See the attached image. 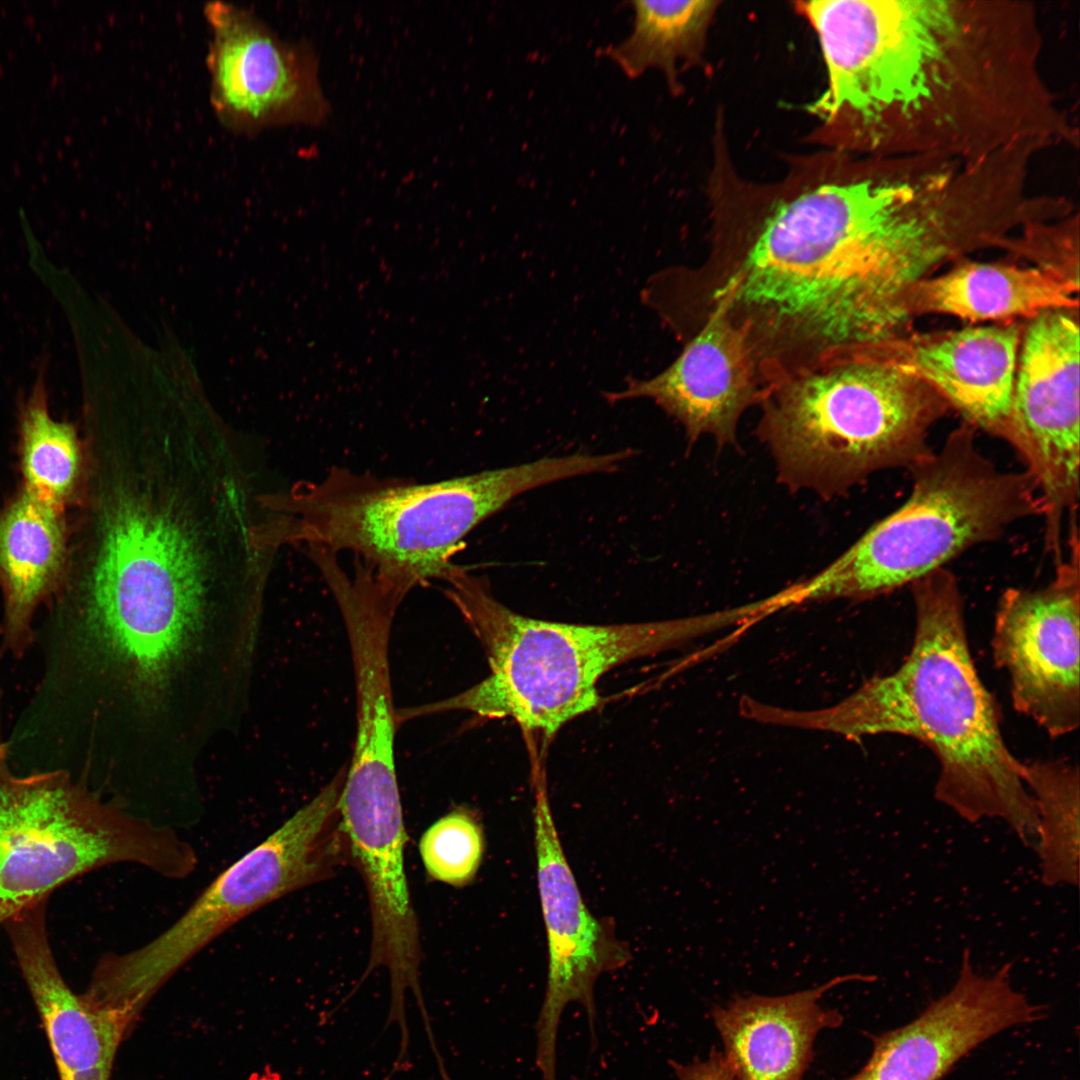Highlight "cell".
<instances>
[{"label": "cell", "mask_w": 1080, "mask_h": 1080, "mask_svg": "<svg viewBox=\"0 0 1080 1080\" xmlns=\"http://www.w3.org/2000/svg\"><path fill=\"white\" fill-rule=\"evenodd\" d=\"M707 198V255L664 269L660 299L684 327L727 318L764 387L909 332L910 291L964 254L943 186L913 158L826 149L755 182L721 144Z\"/></svg>", "instance_id": "cell-1"}, {"label": "cell", "mask_w": 1080, "mask_h": 1080, "mask_svg": "<svg viewBox=\"0 0 1080 1080\" xmlns=\"http://www.w3.org/2000/svg\"><path fill=\"white\" fill-rule=\"evenodd\" d=\"M91 539L68 633L81 660L164 692L221 600L257 616L290 520L208 410L128 405L97 439Z\"/></svg>", "instance_id": "cell-2"}, {"label": "cell", "mask_w": 1080, "mask_h": 1080, "mask_svg": "<svg viewBox=\"0 0 1080 1080\" xmlns=\"http://www.w3.org/2000/svg\"><path fill=\"white\" fill-rule=\"evenodd\" d=\"M827 72L809 139L856 155L970 162L1078 144L1042 72L1037 10L1024 0L794 3Z\"/></svg>", "instance_id": "cell-3"}, {"label": "cell", "mask_w": 1080, "mask_h": 1080, "mask_svg": "<svg viewBox=\"0 0 1080 1080\" xmlns=\"http://www.w3.org/2000/svg\"><path fill=\"white\" fill-rule=\"evenodd\" d=\"M910 587L914 636L895 671L871 677L830 707L767 705L762 720L854 741L879 734L916 739L939 762L937 801L969 823L1001 818L1036 850L1038 813L1023 781L1024 762L1008 747L998 706L975 667L958 581L943 567Z\"/></svg>", "instance_id": "cell-4"}, {"label": "cell", "mask_w": 1080, "mask_h": 1080, "mask_svg": "<svg viewBox=\"0 0 1080 1080\" xmlns=\"http://www.w3.org/2000/svg\"><path fill=\"white\" fill-rule=\"evenodd\" d=\"M584 469L575 453L428 483L334 467L264 502L291 518L294 543L353 553L403 600L444 581L466 536L511 500Z\"/></svg>", "instance_id": "cell-5"}, {"label": "cell", "mask_w": 1080, "mask_h": 1080, "mask_svg": "<svg viewBox=\"0 0 1080 1080\" xmlns=\"http://www.w3.org/2000/svg\"><path fill=\"white\" fill-rule=\"evenodd\" d=\"M444 582L448 599L484 648L490 674L457 695L398 711L400 721L468 711L510 717L523 729L550 737L599 704L597 683L612 668L739 622L733 608L644 623L554 622L509 609L494 597L486 577L464 566L455 564Z\"/></svg>", "instance_id": "cell-6"}, {"label": "cell", "mask_w": 1080, "mask_h": 1080, "mask_svg": "<svg viewBox=\"0 0 1080 1080\" xmlns=\"http://www.w3.org/2000/svg\"><path fill=\"white\" fill-rule=\"evenodd\" d=\"M758 406L756 432L778 480L823 499L930 455L929 433L950 408L922 379L862 353L765 387Z\"/></svg>", "instance_id": "cell-7"}, {"label": "cell", "mask_w": 1080, "mask_h": 1080, "mask_svg": "<svg viewBox=\"0 0 1080 1080\" xmlns=\"http://www.w3.org/2000/svg\"><path fill=\"white\" fill-rule=\"evenodd\" d=\"M974 431L961 425L912 466L905 503L824 569L793 584L792 604L889 594L994 541L1018 520L1042 515L1032 476L1000 470L977 448Z\"/></svg>", "instance_id": "cell-8"}, {"label": "cell", "mask_w": 1080, "mask_h": 1080, "mask_svg": "<svg viewBox=\"0 0 1080 1080\" xmlns=\"http://www.w3.org/2000/svg\"><path fill=\"white\" fill-rule=\"evenodd\" d=\"M118 863L182 879L198 857L171 828L103 802L63 770L15 775L0 695V925L66 882Z\"/></svg>", "instance_id": "cell-9"}, {"label": "cell", "mask_w": 1080, "mask_h": 1080, "mask_svg": "<svg viewBox=\"0 0 1080 1080\" xmlns=\"http://www.w3.org/2000/svg\"><path fill=\"white\" fill-rule=\"evenodd\" d=\"M345 770L277 830L224 869L168 928L124 953L104 954L88 985L103 1006L138 1020L158 990L229 927L320 873L324 833Z\"/></svg>", "instance_id": "cell-10"}, {"label": "cell", "mask_w": 1080, "mask_h": 1080, "mask_svg": "<svg viewBox=\"0 0 1080 1080\" xmlns=\"http://www.w3.org/2000/svg\"><path fill=\"white\" fill-rule=\"evenodd\" d=\"M1079 322L1076 310H1050L1024 324L1013 389L1012 447L1043 505L1045 542L1062 551L1079 499Z\"/></svg>", "instance_id": "cell-11"}, {"label": "cell", "mask_w": 1080, "mask_h": 1080, "mask_svg": "<svg viewBox=\"0 0 1080 1080\" xmlns=\"http://www.w3.org/2000/svg\"><path fill=\"white\" fill-rule=\"evenodd\" d=\"M1055 576L1037 589L1009 588L995 613L991 650L1009 679L1014 709L1051 738L1080 724V569L1078 529Z\"/></svg>", "instance_id": "cell-12"}, {"label": "cell", "mask_w": 1080, "mask_h": 1080, "mask_svg": "<svg viewBox=\"0 0 1080 1080\" xmlns=\"http://www.w3.org/2000/svg\"><path fill=\"white\" fill-rule=\"evenodd\" d=\"M211 30L210 98L222 124L251 134L284 124H320L329 105L313 51L282 40L252 11L215 1L204 7Z\"/></svg>", "instance_id": "cell-13"}, {"label": "cell", "mask_w": 1080, "mask_h": 1080, "mask_svg": "<svg viewBox=\"0 0 1080 1080\" xmlns=\"http://www.w3.org/2000/svg\"><path fill=\"white\" fill-rule=\"evenodd\" d=\"M538 889L548 940V974L536 1021V1066L543 1080H557V1039L564 1009L584 1007L591 1030L596 1017L597 978L619 969L631 958L607 920L595 918L585 905L549 807L537 783L534 809Z\"/></svg>", "instance_id": "cell-14"}, {"label": "cell", "mask_w": 1080, "mask_h": 1080, "mask_svg": "<svg viewBox=\"0 0 1080 1080\" xmlns=\"http://www.w3.org/2000/svg\"><path fill=\"white\" fill-rule=\"evenodd\" d=\"M1013 962L991 975L973 969L963 951L953 987L904 1026L871 1037L866 1064L844 1080H940L990 1037L1041 1017L1010 981Z\"/></svg>", "instance_id": "cell-15"}, {"label": "cell", "mask_w": 1080, "mask_h": 1080, "mask_svg": "<svg viewBox=\"0 0 1080 1080\" xmlns=\"http://www.w3.org/2000/svg\"><path fill=\"white\" fill-rule=\"evenodd\" d=\"M1023 328L1012 321L937 332L911 330L856 353L922 379L966 424L1011 445L1013 389Z\"/></svg>", "instance_id": "cell-16"}, {"label": "cell", "mask_w": 1080, "mask_h": 1080, "mask_svg": "<svg viewBox=\"0 0 1080 1080\" xmlns=\"http://www.w3.org/2000/svg\"><path fill=\"white\" fill-rule=\"evenodd\" d=\"M678 357L649 379L630 378L608 402L647 398L684 428L692 444L701 436L717 445L737 443L740 418L758 406L763 392L758 368L742 332L719 312L703 318Z\"/></svg>", "instance_id": "cell-17"}, {"label": "cell", "mask_w": 1080, "mask_h": 1080, "mask_svg": "<svg viewBox=\"0 0 1080 1080\" xmlns=\"http://www.w3.org/2000/svg\"><path fill=\"white\" fill-rule=\"evenodd\" d=\"M47 901L4 923L23 978L45 1028L60 1080H111L115 1056L130 1030L94 1008L63 979L46 929Z\"/></svg>", "instance_id": "cell-18"}, {"label": "cell", "mask_w": 1080, "mask_h": 1080, "mask_svg": "<svg viewBox=\"0 0 1080 1080\" xmlns=\"http://www.w3.org/2000/svg\"><path fill=\"white\" fill-rule=\"evenodd\" d=\"M873 980L849 974L782 996L735 994L714 1006L711 1017L735 1080H802L818 1033L843 1022L837 1009L823 1008L819 1000L840 984Z\"/></svg>", "instance_id": "cell-19"}, {"label": "cell", "mask_w": 1080, "mask_h": 1080, "mask_svg": "<svg viewBox=\"0 0 1080 1080\" xmlns=\"http://www.w3.org/2000/svg\"><path fill=\"white\" fill-rule=\"evenodd\" d=\"M1079 283L1040 267L963 259L910 291L906 309L914 320L945 314L970 322L1030 320L1050 310H1076Z\"/></svg>", "instance_id": "cell-20"}, {"label": "cell", "mask_w": 1080, "mask_h": 1080, "mask_svg": "<svg viewBox=\"0 0 1080 1080\" xmlns=\"http://www.w3.org/2000/svg\"><path fill=\"white\" fill-rule=\"evenodd\" d=\"M65 558L59 507L26 489L0 516L2 648L21 656L32 644L36 609L54 588Z\"/></svg>", "instance_id": "cell-21"}, {"label": "cell", "mask_w": 1080, "mask_h": 1080, "mask_svg": "<svg viewBox=\"0 0 1080 1080\" xmlns=\"http://www.w3.org/2000/svg\"><path fill=\"white\" fill-rule=\"evenodd\" d=\"M631 4L632 30L610 49V57L630 78L657 69L670 91L680 94L681 74L704 63L709 30L720 2L635 0Z\"/></svg>", "instance_id": "cell-22"}, {"label": "cell", "mask_w": 1080, "mask_h": 1080, "mask_svg": "<svg viewBox=\"0 0 1080 1080\" xmlns=\"http://www.w3.org/2000/svg\"><path fill=\"white\" fill-rule=\"evenodd\" d=\"M1079 779L1078 766L1064 759L1024 762L1038 813L1040 878L1048 887L1079 884Z\"/></svg>", "instance_id": "cell-23"}, {"label": "cell", "mask_w": 1080, "mask_h": 1080, "mask_svg": "<svg viewBox=\"0 0 1080 1080\" xmlns=\"http://www.w3.org/2000/svg\"><path fill=\"white\" fill-rule=\"evenodd\" d=\"M46 370L45 360L21 406L22 466L26 490L60 508L79 481L82 454L74 427L49 413Z\"/></svg>", "instance_id": "cell-24"}, {"label": "cell", "mask_w": 1080, "mask_h": 1080, "mask_svg": "<svg viewBox=\"0 0 1080 1080\" xmlns=\"http://www.w3.org/2000/svg\"><path fill=\"white\" fill-rule=\"evenodd\" d=\"M420 855L434 879L464 886L477 873L484 852L483 831L467 811L458 809L433 823L422 835Z\"/></svg>", "instance_id": "cell-25"}, {"label": "cell", "mask_w": 1080, "mask_h": 1080, "mask_svg": "<svg viewBox=\"0 0 1080 1080\" xmlns=\"http://www.w3.org/2000/svg\"><path fill=\"white\" fill-rule=\"evenodd\" d=\"M677 1080H735L723 1052L712 1047L705 1060L695 1057L689 1063L670 1061Z\"/></svg>", "instance_id": "cell-26"}, {"label": "cell", "mask_w": 1080, "mask_h": 1080, "mask_svg": "<svg viewBox=\"0 0 1080 1080\" xmlns=\"http://www.w3.org/2000/svg\"><path fill=\"white\" fill-rule=\"evenodd\" d=\"M320 552H330V551H327V550H324V549H319V550H316V551H315V552H314V553H313V554L311 555V560H312V562H313V560H314L315 556H316L317 554H319ZM331 553H333V552H331ZM334 554H335V553H334ZM336 555H337V554H336ZM355 561H356V560H355ZM358 562H359V561H358ZM361 564H362V563H361ZM372 573H373V572H372ZM375 579H376V578H375ZM379 585H380V584H379ZM381 588H382V587H381ZM382 589H383V588H382ZM383 590H384V589H383ZM384 591H385V590H384ZM385 592H386V591H385ZM386 593H387V592H386ZM387 594H388V593H387ZM388 595H389V594H388ZM389 596H390V595H389ZM390 597H391V596H390ZM391 598H392V597H391ZM392 599H393V598H392ZM393 600H394V599H393ZM394 601H395V600H394ZM395 602H396V601H395ZM399 605H400V604H399Z\"/></svg>", "instance_id": "cell-27"}, {"label": "cell", "mask_w": 1080, "mask_h": 1080, "mask_svg": "<svg viewBox=\"0 0 1080 1080\" xmlns=\"http://www.w3.org/2000/svg\"><path fill=\"white\" fill-rule=\"evenodd\" d=\"M319 549H323V548H314V549H312V550L310 551V553L308 554L309 558L311 559V555H312V554H313V553H314V552H315L316 550H319ZM324 550H326V549H324ZM327 551H328V550H327ZM330 552H331V551H330ZM333 553H334V552H333ZM335 554H336V553H335ZM356 561H357V560H356ZM367 568H368V567H367ZM373 575H374V574H373ZM374 577H375V576H374ZM377 582H378V581H377ZM380 586H381V585H380ZM390 596H391V595H390ZM391 597H392V596H391ZM392 598H393V597H392ZM393 599H394V598H393ZM394 600H395V599H394ZM395 601H396V600H395ZM396 602H397V601H396ZM397 603H398V602H397ZM398 604H399V603H398Z\"/></svg>", "instance_id": "cell-28"}]
</instances>
